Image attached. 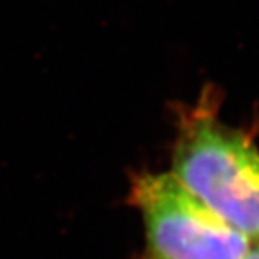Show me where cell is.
<instances>
[{
    "label": "cell",
    "instance_id": "obj_1",
    "mask_svg": "<svg viewBox=\"0 0 259 259\" xmlns=\"http://www.w3.org/2000/svg\"><path fill=\"white\" fill-rule=\"evenodd\" d=\"M170 174L251 244H259V150L203 97L180 108Z\"/></svg>",
    "mask_w": 259,
    "mask_h": 259
},
{
    "label": "cell",
    "instance_id": "obj_2",
    "mask_svg": "<svg viewBox=\"0 0 259 259\" xmlns=\"http://www.w3.org/2000/svg\"><path fill=\"white\" fill-rule=\"evenodd\" d=\"M128 203L139 211L145 233L136 259H240L251 245L170 172L135 174Z\"/></svg>",
    "mask_w": 259,
    "mask_h": 259
},
{
    "label": "cell",
    "instance_id": "obj_3",
    "mask_svg": "<svg viewBox=\"0 0 259 259\" xmlns=\"http://www.w3.org/2000/svg\"><path fill=\"white\" fill-rule=\"evenodd\" d=\"M240 259H259V244H251Z\"/></svg>",
    "mask_w": 259,
    "mask_h": 259
}]
</instances>
